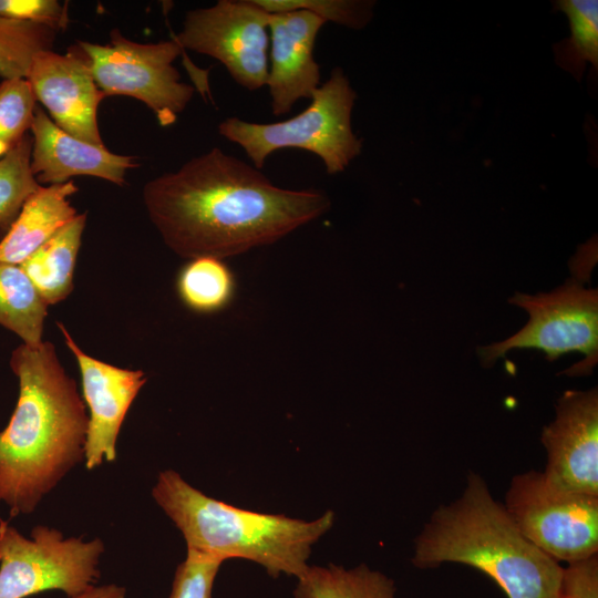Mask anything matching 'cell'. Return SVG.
<instances>
[{
    "label": "cell",
    "instance_id": "23",
    "mask_svg": "<svg viewBox=\"0 0 598 598\" xmlns=\"http://www.w3.org/2000/svg\"><path fill=\"white\" fill-rule=\"evenodd\" d=\"M32 137L28 133L0 158V233H7L24 202L40 186L31 172Z\"/></svg>",
    "mask_w": 598,
    "mask_h": 598
},
{
    "label": "cell",
    "instance_id": "25",
    "mask_svg": "<svg viewBox=\"0 0 598 598\" xmlns=\"http://www.w3.org/2000/svg\"><path fill=\"white\" fill-rule=\"evenodd\" d=\"M268 13L308 11L326 22L360 30L372 19L374 1L370 0H252Z\"/></svg>",
    "mask_w": 598,
    "mask_h": 598
},
{
    "label": "cell",
    "instance_id": "4",
    "mask_svg": "<svg viewBox=\"0 0 598 598\" xmlns=\"http://www.w3.org/2000/svg\"><path fill=\"white\" fill-rule=\"evenodd\" d=\"M152 496L179 529L188 550L221 561L251 560L272 577L299 578L308 568L312 545L334 520L330 511L307 522L241 509L207 496L173 470L158 474Z\"/></svg>",
    "mask_w": 598,
    "mask_h": 598
},
{
    "label": "cell",
    "instance_id": "16",
    "mask_svg": "<svg viewBox=\"0 0 598 598\" xmlns=\"http://www.w3.org/2000/svg\"><path fill=\"white\" fill-rule=\"evenodd\" d=\"M78 186H40L24 202L18 217L0 240V264L21 265L78 214L70 197Z\"/></svg>",
    "mask_w": 598,
    "mask_h": 598
},
{
    "label": "cell",
    "instance_id": "22",
    "mask_svg": "<svg viewBox=\"0 0 598 598\" xmlns=\"http://www.w3.org/2000/svg\"><path fill=\"white\" fill-rule=\"evenodd\" d=\"M55 35L49 27L0 17V76L27 79L33 56L52 50Z\"/></svg>",
    "mask_w": 598,
    "mask_h": 598
},
{
    "label": "cell",
    "instance_id": "7",
    "mask_svg": "<svg viewBox=\"0 0 598 598\" xmlns=\"http://www.w3.org/2000/svg\"><path fill=\"white\" fill-rule=\"evenodd\" d=\"M104 544L64 538L48 526H35L30 538L0 520V598H25L61 590L75 598L95 586Z\"/></svg>",
    "mask_w": 598,
    "mask_h": 598
},
{
    "label": "cell",
    "instance_id": "26",
    "mask_svg": "<svg viewBox=\"0 0 598 598\" xmlns=\"http://www.w3.org/2000/svg\"><path fill=\"white\" fill-rule=\"evenodd\" d=\"M223 561L187 549L175 571L169 598H212L216 575Z\"/></svg>",
    "mask_w": 598,
    "mask_h": 598
},
{
    "label": "cell",
    "instance_id": "6",
    "mask_svg": "<svg viewBox=\"0 0 598 598\" xmlns=\"http://www.w3.org/2000/svg\"><path fill=\"white\" fill-rule=\"evenodd\" d=\"M509 302L527 311L528 322L509 338L483 346L477 353L485 367L493 365L512 350L537 349L554 361L560 355L579 352L585 361L565 373H591L598 359V291L586 288L576 278L550 292H516Z\"/></svg>",
    "mask_w": 598,
    "mask_h": 598
},
{
    "label": "cell",
    "instance_id": "2",
    "mask_svg": "<svg viewBox=\"0 0 598 598\" xmlns=\"http://www.w3.org/2000/svg\"><path fill=\"white\" fill-rule=\"evenodd\" d=\"M10 368L19 395L0 431V502L18 516L32 514L84 461L89 415L51 342L21 343L11 352Z\"/></svg>",
    "mask_w": 598,
    "mask_h": 598
},
{
    "label": "cell",
    "instance_id": "15",
    "mask_svg": "<svg viewBox=\"0 0 598 598\" xmlns=\"http://www.w3.org/2000/svg\"><path fill=\"white\" fill-rule=\"evenodd\" d=\"M31 172L42 186L63 184L73 176H92L116 185L125 183L135 157L110 152L61 130L42 109H35L30 127Z\"/></svg>",
    "mask_w": 598,
    "mask_h": 598
},
{
    "label": "cell",
    "instance_id": "18",
    "mask_svg": "<svg viewBox=\"0 0 598 598\" xmlns=\"http://www.w3.org/2000/svg\"><path fill=\"white\" fill-rule=\"evenodd\" d=\"M297 579L295 598H395L393 580L364 564L308 566Z\"/></svg>",
    "mask_w": 598,
    "mask_h": 598
},
{
    "label": "cell",
    "instance_id": "1",
    "mask_svg": "<svg viewBox=\"0 0 598 598\" xmlns=\"http://www.w3.org/2000/svg\"><path fill=\"white\" fill-rule=\"evenodd\" d=\"M142 196L164 244L186 259L274 244L330 207L323 192L281 188L219 147L150 179Z\"/></svg>",
    "mask_w": 598,
    "mask_h": 598
},
{
    "label": "cell",
    "instance_id": "13",
    "mask_svg": "<svg viewBox=\"0 0 598 598\" xmlns=\"http://www.w3.org/2000/svg\"><path fill=\"white\" fill-rule=\"evenodd\" d=\"M37 102L68 134L93 145L105 146L97 125V109L105 97L96 85L87 62L70 50L38 52L27 75Z\"/></svg>",
    "mask_w": 598,
    "mask_h": 598
},
{
    "label": "cell",
    "instance_id": "5",
    "mask_svg": "<svg viewBox=\"0 0 598 598\" xmlns=\"http://www.w3.org/2000/svg\"><path fill=\"white\" fill-rule=\"evenodd\" d=\"M309 100L302 112L280 122L254 123L227 117L219 123L218 133L239 145L258 169L271 153L299 148L318 156L327 174L341 173L362 150V140L351 125L357 93L343 70L334 68Z\"/></svg>",
    "mask_w": 598,
    "mask_h": 598
},
{
    "label": "cell",
    "instance_id": "28",
    "mask_svg": "<svg viewBox=\"0 0 598 598\" xmlns=\"http://www.w3.org/2000/svg\"><path fill=\"white\" fill-rule=\"evenodd\" d=\"M554 598H598V557L568 564Z\"/></svg>",
    "mask_w": 598,
    "mask_h": 598
},
{
    "label": "cell",
    "instance_id": "29",
    "mask_svg": "<svg viewBox=\"0 0 598 598\" xmlns=\"http://www.w3.org/2000/svg\"><path fill=\"white\" fill-rule=\"evenodd\" d=\"M75 598H126V589L116 584L93 586Z\"/></svg>",
    "mask_w": 598,
    "mask_h": 598
},
{
    "label": "cell",
    "instance_id": "21",
    "mask_svg": "<svg viewBox=\"0 0 598 598\" xmlns=\"http://www.w3.org/2000/svg\"><path fill=\"white\" fill-rule=\"evenodd\" d=\"M183 302L196 312H216L228 306L235 291L233 272L221 259H190L177 278Z\"/></svg>",
    "mask_w": 598,
    "mask_h": 598
},
{
    "label": "cell",
    "instance_id": "8",
    "mask_svg": "<svg viewBox=\"0 0 598 598\" xmlns=\"http://www.w3.org/2000/svg\"><path fill=\"white\" fill-rule=\"evenodd\" d=\"M78 44L105 96L125 95L143 102L161 126L174 124L195 94L173 64L183 51L175 40L140 43L113 29L106 44Z\"/></svg>",
    "mask_w": 598,
    "mask_h": 598
},
{
    "label": "cell",
    "instance_id": "3",
    "mask_svg": "<svg viewBox=\"0 0 598 598\" xmlns=\"http://www.w3.org/2000/svg\"><path fill=\"white\" fill-rule=\"evenodd\" d=\"M412 563L420 569L474 567L508 598H554L564 570L520 533L476 473L468 474L460 497L432 513L414 540Z\"/></svg>",
    "mask_w": 598,
    "mask_h": 598
},
{
    "label": "cell",
    "instance_id": "12",
    "mask_svg": "<svg viewBox=\"0 0 598 598\" xmlns=\"http://www.w3.org/2000/svg\"><path fill=\"white\" fill-rule=\"evenodd\" d=\"M56 324L79 364L83 399L90 411L84 461L86 468L93 470L104 461H115L121 426L146 377L142 370L118 368L86 354L68 329L61 322Z\"/></svg>",
    "mask_w": 598,
    "mask_h": 598
},
{
    "label": "cell",
    "instance_id": "24",
    "mask_svg": "<svg viewBox=\"0 0 598 598\" xmlns=\"http://www.w3.org/2000/svg\"><path fill=\"white\" fill-rule=\"evenodd\" d=\"M37 99L27 79L0 83V158L12 151L30 131Z\"/></svg>",
    "mask_w": 598,
    "mask_h": 598
},
{
    "label": "cell",
    "instance_id": "11",
    "mask_svg": "<svg viewBox=\"0 0 598 598\" xmlns=\"http://www.w3.org/2000/svg\"><path fill=\"white\" fill-rule=\"evenodd\" d=\"M540 441L547 453L543 474L563 489L598 496V390L566 391Z\"/></svg>",
    "mask_w": 598,
    "mask_h": 598
},
{
    "label": "cell",
    "instance_id": "10",
    "mask_svg": "<svg viewBox=\"0 0 598 598\" xmlns=\"http://www.w3.org/2000/svg\"><path fill=\"white\" fill-rule=\"evenodd\" d=\"M269 16L252 0H219L187 11L174 40L216 59L236 83L256 91L268 76Z\"/></svg>",
    "mask_w": 598,
    "mask_h": 598
},
{
    "label": "cell",
    "instance_id": "9",
    "mask_svg": "<svg viewBox=\"0 0 598 598\" xmlns=\"http://www.w3.org/2000/svg\"><path fill=\"white\" fill-rule=\"evenodd\" d=\"M520 533L556 561L573 564L598 553V496L551 484L543 472L515 475L503 504Z\"/></svg>",
    "mask_w": 598,
    "mask_h": 598
},
{
    "label": "cell",
    "instance_id": "20",
    "mask_svg": "<svg viewBox=\"0 0 598 598\" xmlns=\"http://www.w3.org/2000/svg\"><path fill=\"white\" fill-rule=\"evenodd\" d=\"M553 6L566 14L570 27V35L554 44L556 64L580 82L587 63H590L591 75L595 73L597 78L598 1L557 0Z\"/></svg>",
    "mask_w": 598,
    "mask_h": 598
},
{
    "label": "cell",
    "instance_id": "27",
    "mask_svg": "<svg viewBox=\"0 0 598 598\" xmlns=\"http://www.w3.org/2000/svg\"><path fill=\"white\" fill-rule=\"evenodd\" d=\"M0 17L42 24L55 32L65 30L68 6L55 0H0Z\"/></svg>",
    "mask_w": 598,
    "mask_h": 598
},
{
    "label": "cell",
    "instance_id": "19",
    "mask_svg": "<svg viewBox=\"0 0 598 598\" xmlns=\"http://www.w3.org/2000/svg\"><path fill=\"white\" fill-rule=\"evenodd\" d=\"M48 305L19 265L0 264V326L23 344L42 342Z\"/></svg>",
    "mask_w": 598,
    "mask_h": 598
},
{
    "label": "cell",
    "instance_id": "17",
    "mask_svg": "<svg viewBox=\"0 0 598 598\" xmlns=\"http://www.w3.org/2000/svg\"><path fill=\"white\" fill-rule=\"evenodd\" d=\"M85 223V214L76 215L20 265L48 306L64 300L73 290Z\"/></svg>",
    "mask_w": 598,
    "mask_h": 598
},
{
    "label": "cell",
    "instance_id": "14",
    "mask_svg": "<svg viewBox=\"0 0 598 598\" xmlns=\"http://www.w3.org/2000/svg\"><path fill=\"white\" fill-rule=\"evenodd\" d=\"M269 14L266 86L272 114L281 116L290 112L298 100L310 99L321 84L313 49L324 21L305 10Z\"/></svg>",
    "mask_w": 598,
    "mask_h": 598
}]
</instances>
